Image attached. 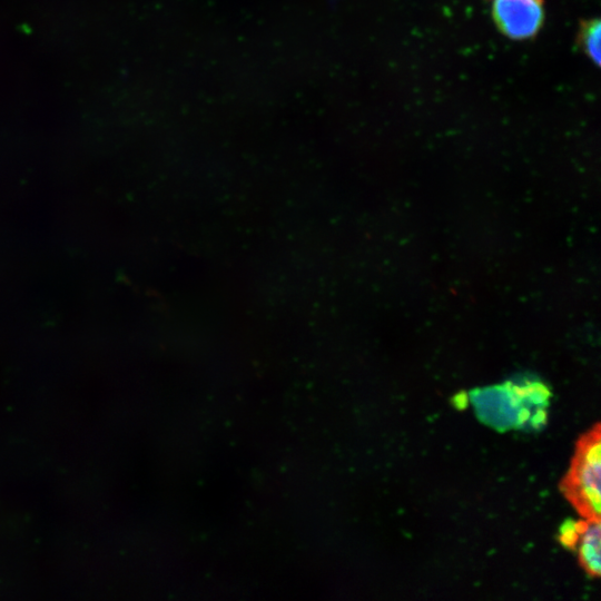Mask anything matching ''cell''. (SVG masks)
<instances>
[{"mask_svg": "<svg viewBox=\"0 0 601 601\" xmlns=\"http://www.w3.org/2000/svg\"><path fill=\"white\" fill-rule=\"evenodd\" d=\"M562 490L584 519H600L601 437L599 424L578 442L571 467L562 482Z\"/></svg>", "mask_w": 601, "mask_h": 601, "instance_id": "1", "label": "cell"}, {"mask_svg": "<svg viewBox=\"0 0 601 601\" xmlns=\"http://www.w3.org/2000/svg\"><path fill=\"white\" fill-rule=\"evenodd\" d=\"M493 13L501 30L514 39L534 35L543 18L540 0H493Z\"/></svg>", "mask_w": 601, "mask_h": 601, "instance_id": "2", "label": "cell"}, {"mask_svg": "<svg viewBox=\"0 0 601 601\" xmlns=\"http://www.w3.org/2000/svg\"><path fill=\"white\" fill-rule=\"evenodd\" d=\"M600 519H588V525L579 538V560L584 571L593 578L601 572Z\"/></svg>", "mask_w": 601, "mask_h": 601, "instance_id": "3", "label": "cell"}, {"mask_svg": "<svg viewBox=\"0 0 601 601\" xmlns=\"http://www.w3.org/2000/svg\"><path fill=\"white\" fill-rule=\"evenodd\" d=\"M584 48L589 56L595 61L600 59V23L594 22L589 26L584 33Z\"/></svg>", "mask_w": 601, "mask_h": 601, "instance_id": "4", "label": "cell"}, {"mask_svg": "<svg viewBox=\"0 0 601 601\" xmlns=\"http://www.w3.org/2000/svg\"><path fill=\"white\" fill-rule=\"evenodd\" d=\"M580 533L577 530L575 521L566 520L560 528L559 541L568 549L577 546Z\"/></svg>", "mask_w": 601, "mask_h": 601, "instance_id": "5", "label": "cell"}]
</instances>
